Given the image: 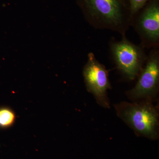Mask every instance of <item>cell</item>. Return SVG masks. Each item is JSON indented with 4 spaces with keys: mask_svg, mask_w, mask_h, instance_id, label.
<instances>
[{
    "mask_svg": "<svg viewBox=\"0 0 159 159\" xmlns=\"http://www.w3.org/2000/svg\"><path fill=\"white\" fill-rule=\"evenodd\" d=\"M118 116L132 128L137 134L151 139L157 138V110L150 102H122L116 106Z\"/></svg>",
    "mask_w": 159,
    "mask_h": 159,
    "instance_id": "obj_2",
    "label": "cell"
},
{
    "mask_svg": "<svg viewBox=\"0 0 159 159\" xmlns=\"http://www.w3.org/2000/svg\"><path fill=\"white\" fill-rule=\"evenodd\" d=\"M87 21L97 29L109 30L126 37L132 16L125 0H77Z\"/></svg>",
    "mask_w": 159,
    "mask_h": 159,
    "instance_id": "obj_1",
    "label": "cell"
},
{
    "mask_svg": "<svg viewBox=\"0 0 159 159\" xmlns=\"http://www.w3.org/2000/svg\"><path fill=\"white\" fill-rule=\"evenodd\" d=\"M133 27L144 48H159V2L151 0L132 18Z\"/></svg>",
    "mask_w": 159,
    "mask_h": 159,
    "instance_id": "obj_4",
    "label": "cell"
},
{
    "mask_svg": "<svg viewBox=\"0 0 159 159\" xmlns=\"http://www.w3.org/2000/svg\"><path fill=\"white\" fill-rule=\"evenodd\" d=\"M16 116L13 111L8 107L0 108V128L10 127L14 123Z\"/></svg>",
    "mask_w": 159,
    "mask_h": 159,
    "instance_id": "obj_7",
    "label": "cell"
},
{
    "mask_svg": "<svg viewBox=\"0 0 159 159\" xmlns=\"http://www.w3.org/2000/svg\"><path fill=\"white\" fill-rule=\"evenodd\" d=\"M138 82L134 88L128 92L132 99L150 97L159 89V50L152 49L147 55L145 65L139 76Z\"/></svg>",
    "mask_w": 159,
    "mask_h": 159,
    "instance_id": "obj_6",
    "label": "cell"
},
{
    "mask_svg": "<svg viewBox=\"0 0 159 159\" xmlns=\"http://www.w3.org/2000/svg\"><path fill=\"white\" fill-rule=\"evenodd\" d=\"M83 74L88 91L93 94L99 105L109 108L107 92L111 89V86L108 71L92 52L88 55L87 61L84 67Z\"/></svg>",
    "mask_w": 159,
    "mask_h": 159,
    "instance_id": "obj_5",
    "label": "cell"
},
{
    "mask_svg": "<svg viewBox=\"0 0 159 159\" xmlns=\"http://www.w3.org/2000/svg\"><path fill=\"white\" fill-rule=\"evenodd\" d=\"M132 18L151 0H127Z\"/></svg>",
    "mask_w": 159,
    "mask_h": 159,
    "instance_id": "obj_8",
    "label": "cell"
},
{
    "mask_svg": "<svg viewBox=\"0 0 159 159\" xmlns=\"http://www.w3.org/2000/svg\"><path fill=\"white\" fill-rule=\"evenodd\" d=\"M109 48L112 59L118 70L131 80L139 77L147 60L145 48L131 42L126 37L119 41L113 39Z\"/></svg>",
    "mask_w": 159,
    "mask_h": 159,
    "instance_id": "obj_3",
    "label": "cell"
}]
</instances>
